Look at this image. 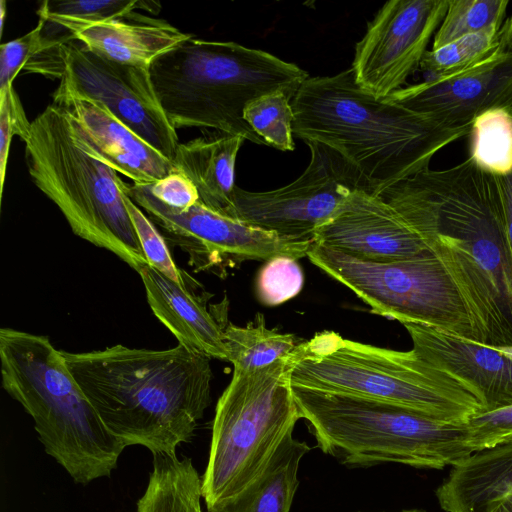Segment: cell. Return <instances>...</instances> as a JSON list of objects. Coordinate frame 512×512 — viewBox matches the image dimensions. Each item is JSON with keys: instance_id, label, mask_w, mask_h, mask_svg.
Instances as JSON below:
<instances>
[{"instance_id": "277c9868", "label": "cell", "mask_w": 512, "mask_h": 512, "mask_svg": "<svg viewBox=\"0 0 512 512\" xmlns=\"http://www.w3.org/2000/svg\"><path fill=\"white\" fill-rule=\"evenodd\" d=\"M158 101L172 127L213 129L266 145L243 118L247 103L275 90L296 94L309 78L293 63L232 41L194 36L149 67Z\"/></svg>"}, {"instance_id": "e575fe53", "label": "cell", "mask_w": 512, "mask_h": 512, "mask_svg": "<svg viewBox=\"0 0 512 512\" xmlns=\"http://www.w3.org/2000/svg\"><path fill=\"white\" fill-rule=\"evenodd\" d=\"M44 42L43 23L39 20L33 30L0 46V93L13 86L14 78L42 49Z\"/></svg>"}, {"instance_id": "8d00e7d4", "label": "cell", "mask_w": 512, "mask_h": 512, "mask_svg": "<svg viewBox=\"0 0 512 512\" xmlns=\"http://www.w3.org/2000/svg\"><path fill=\"white\" fill-rule=\"evenodd\" d=\"M501 195L507 238L512 254V172L503 176H495Z\"/></svg>"}, {"instance_id": "b9f144b4", "label": "cell", "mask_w": 512, "mask_h": 512, "mask_svg": "<svg viewBox=\"0 0 512 512\" xmlns=\"http://www.w3.org/2000/svg\"><path fill=\"white\" fill-rule=\"evenodd\" d=\"M402 512H422V511L414 509V510H404Z\"/></svg>"}, {"instance_id": "2e32d148", "label": "cell", "mask_w": 512, "mask_h": 512, "mask_svg": "<svg viewBox=\"0 0 512 512\" xmlns=\"http://www.w3.org/2000/svg\"><path fill=\"white\" fill-rule=\"evenodd\" d=\"M315 242L363 261L390 262L428 251L409 223L378 195L357 191L315 234Z\"/></svg>"}, {"instance_id": "4fadbf2b", "label": "cell", "mask_w": 512, "mask_h": 512, "mask_svg": "<svg viewBox=\"0 0 512 512\" xmlns=\"http://www.w3.org/2000/svg\"><path fill=\"white\" fill-rule=\"evenodd\" d=\"M62 72L52 99L79 97L100 102L149 145L174 161L176 130L156 96L149 69L104 58L77 40L61 44Z\"/></svg>"}, {"instance_id": "7a4b0ae2", "label": "cell", "mask_w": 512, "mask_h": 512, "mask_svg": "<svg viewBox=\"0 0 512 512\" xmlns=\"http://www.w3.org/2000/svg\"><path fill=\"white\" fill-rule=\"evenodd\" d=\"M62 354L104 425L125 447L176 454L210 404L211 358L180 344L165 350L118 344Z\"/></svg>"}, {"instance_id": "6da1fadb", "label": "cell", "mask_w": 512, "mask_h": 512, "mask_svg": "<svg viewBox=\"0 0 512 512\" xmlns=\"http://www.w3.org/2000/svg\"><path fill=\"white\" fill-rule=\"evenodd\" d=\"M419 234L458 288L482 344L512 346V254L497 179L470 158L377 194Z\"/></svg>"}, {"instance_id": "9a60e30c", "label": "cell", "mask_w": 512, "mask_h": 512, "mask_svg": "<svg viewBox=\"0 0 512 512\" xmlns=\"http://www.w3.org/2000/svg\"><path fill=\"white\" fill-rule=\"evenodd\" d=\"M386 98L445 126L470 128L488 110H512V52L502 51L459 75L402 87Z\"/></svg>"}, {"instance_id": "d6986e66", "label": "cell", "mask_w": 512, "mask_h": 512, "mask_svg": "<svg viewBox=\"0 0 512 512\" xmlns=\"http://www.w3.org/2000/svg\"><path fill=\"white\" fill-rule=\"evenodd\" d=\"M137 273L154 315L170 330L178 344L208 357L228 361L224 330L228 325L227 300L214 308L192 290L145 263Z\"/></svg>"}, {"instance_id": "f546056e", "label": "cell", "mask_w": 512, "mask_h": 512, "mask_svg": "<svg viewBox=\"0 0 512 512\" xmlns=\"http://www.w3.org/2000/svg\"><path fill=\"white\" fill-rule=\"evenodd\" d=\"M508 4V0H449L432 49L494 26L501 27Z\"/></svg>"}, {"instance_id": "ac0fdd59", "label": "cell", "mask_w": 512, "mask_h": 512, "mask_svg": "<svg viewBox=\"0 0 512 512\" xmlns=\"http://www.w3.org/2000/svg\"><path fill=\"white\" fill-rule=\"evenodd\" d=\"M413 350L442 370L479 401L481 410L512 405V359L498 350L419 324H403Z\"/></svg>"}, {"instance_id": "3957f363", "label": "cell", "mask_w": 512, "mask_h": 512, "mask_svg": "<svg viewBox=\"0 0 512 512\" xmlns=\"http://www.w3.org/2000/svg\"><path fill=\"white\" fill-rule=\"evenodd\" d=\"M291 105L293 134L334 149L365 176L376 195L429 168L437 152L470 132L375 97L357 84L351 68L309 77Z\"/></svg>"}, {"instance_id": "7402d4cb", "label": "cell", "mask_w": 512, "mask_h": 512, "mask_svg": "<svg viewBox=\"0 0 512 512\" xmlns=\"http://www.w3.org/2000/svg\"><path fill=\"white\" fill-rule=\"evenodd\" d=\"M241 136L216 133L179 143L173 161L177 171L195 185L199 202L230 217L233 207L235 163L244 142Z\"/></svg>"}, {"instance_id": "484cf974", "label": "cell", "mask_w": 512, "mask_h": 512, "mask_svg": "<svg viewBox=\"0 0 512 512\" xmlns=\"http://www.w3.org/2000/svg\"><path fill=\"white\" fill-rule=\"evenodd\" d=\"M501 27L494 26L426 51L420 68L431 76L429 79L448 78L473 70L504 51Z\"/></svg>"}, {"instance_id": "1f68e13d", "label": "cell", "mask_w": 512, "mask_h": 512, "mask_svg": "<svg viewBox=\"0 0 512 512\" xmlns=\"http://www.w3.org/2000/svg\"><path fill=\"white\" fill-rule=\"evenodd\" d=\"M123 198L148 264L170 279L181 284L185 283L186 272L175 265L164 238L153 222L128 196L127 191Z\"/></svg>"}, {"instance_id": "8fae6325", "label": "cell", "mask_w": 512, "mask_h": 512, "mask_svg": "<svg viewBox=\"0 0 512 512\" xmlns=\"http://www.w3.org/2000/svg\"><path fill=\"white\" fill-rule=\"evenodd\" d=\"M310 162L304 172L281 188L251 192L236 187L231 218L294 240H315L351 194H375L365 176L334 149L307 141Z\"/></svg>"}, {"instance_id": "ffe728a7", "label": "cell", "mask_w": 512, "mask_h": 512, "mask_svg": "<svg viewBox=\"0 0 512 512\" xmlns=\"http://www.w3.org/2000/svg\"><path fill=\"white\" fill-rule=\"evenodd\" d=\"M192 36L165 20L136 12L89 25L73 34L74 40L104 58L147 69L157 57Z\"/></svg>"}, {"instance_id": "8992f818", "label": "cell", "mask_w": 512, "mask_h": 512, "mask_svg": "<svg viewBox=\"0 0 512 512\" xmlns=\"http://www.w3.org/2000/svg\"><path fill=\"white\" fill-rule=\"evenodd\" d=\"M317 447L348 467L397 463L443 469L472 453L465 423L431 418L392 403L292 386Z\"/></svg>"}, {"instance_id": "30bf717a", "label": "cell", "mask_w": 512, "mask_h": 512, "mask_svg": "<svg viewBox=\"0 0 512 512\" xmlns=\"http://www.w3.org/2000/svg\"><path fill=\"white\" fill-rule=\"evenodd\" d=\"M307 257L354 292L374 314L481 343L458 288L430 252L409 259L371 262L315 242Z\"/></svg>"}, {"instance_id": "9c48e42d", "label": "cell", "mask_w": 512, "mask_h": 512, "mask_svg": "<svg viewBox=\"0 0 512 512\" xmlns=\"http://www.w3.org/2000/svg\"><path fill=\"white\" fill-rule=\"evenodd\" d=\"M302 341L292 353L257 369H234L218 399L209 459L201 478L206 507L230 498L266 468L301 418L291 372L304 356Z\"/></svg>"}, {"instance_id": "5bb4252c", "label": "cell", "mask_w": 512, "mask_h": 512, "mask_svg": "<svg viewBox=\"0 0 512 512\" xmlns=\"http://www.w3.org/2000/svg\"><path fill=\"white\" fill-rule=\"evenodd\" d=\"M449 0H391L368 23L356 44L353 70L357 84L377 98L403 87L419 67L441 24Z\"/></svg>"}, {"instance_id": "74e56055", "label": "cell", "mask_w": 512, "mask_h": 512, "mask_svg": "<svg viewBox=\"0 0 512 512\" xmlns=\"http://www.w3.org/2000/svg\"><path fill=\"white\" fill-rule=\"evenodd\" d=\"M500 40L504 51L512 52V15L502 24Z\"/></svg>"}, {"instance_id": "7bdbcfd3", "label": "cell", "mask_w": 512, "mask_h": 512, "mask_svg": "<svg viewBox=\"0 0 512 512\" xmlns=\"http://www.w3.org/2000/svg\"><path fill=\"white\" fill-rule=\"evenodd\" d=\"M511 112H512V110H511Z\"/></svg>"}, {"instance_id": "7c38bea8", "label": "cell", "mask_w": 512, "mask_h": 512, "mask_svg": "<svg viewBox=\"0 0 512 512\" xmlns=\"http://www.w3.org/2000/svg\"><path fill=\"white\" fill-rule=\"evenodd\" d=\"M128 196L149 215L167 239L189 257L195 271L225 276L227 268L244 261H268L279 256H307L315 240H294L219 214L198 202L186 210L162 203L148 185L133 184Z\"/></svg>"}, {"instance_id": "f35d334b", "label": "cell", "mask_w": 512, "mask_h": 512, "mask_svg": "<svg viewBox=\"0 0 512 512\" xmlns=\"http://www.w3.org/2000/svg\"><path fill=\"white\" fill-rule=\"evenodd\" d=\"M489 512H512V494L498 501Z\"/></svg>"}, {"instance_id": "836d02e7", "label": "cell", "mask_w": 512, "mask_h": 512, "mask_svg": "<svg viewBox=\"0 0 512 512\" xmlns=\"http://www.w3.org/2000/svg\"><path fill=\"white\" fill-rule=\"evenodd\" d=\"M28 121L20 99L13 88L0 93V185L3 194L9 149L12 137L17 135L23 142L30 131Z\"/></svg>"}, {"instance_id": "d590c367", "label": "cell", "mask_w": 512, "mask_h": 512, "mask_svg": "<svg viewBox=\"0 0 512 512\" xmlns=\"http://www.w3.org/2000/svg\"><path fill=\"white\" fill-rule=\"evenodd\" d=\"M148 188L154 197L175 209L186 210L199 202L195 185L176 169L163 179L149 184Z\"/></svg>"}, {"instance_id": "44dd1931", "label": "cell", "mask_w": 512, "mask_h": 512, "mask_svg": "<svg viewBox=\"0 0 512 512\" xmlns=\"http://www.w3.org/2000/svg\"><path fill=\"white\" fill-rule=\"evenodd\" d=\"M435 493L446 512H489L512 494V442L460 460Z\"/></svg>"}, {"instance_id": "83f0119b", "label": "cell", "mask_w": 512, "mask_h": 512, "mask_svg": "<svg viewBox=\"0 0 512 512\" xmlns=\"http://www.w3.org/2000/svg\"><path fill=\"white\" fill-rule=\"evenodd\" d=\"M137 9L157 14L161 5L143 0H50L41 3L37 14L39 18L57 25L73 37L76 31L84 27L125 17Z\"/></svg>"}, {"instance_id": "52a82bcc", "label": "cell", "mask_w": 512, "mask_h": 512, "mask_svg": "<svg viewBox=\"0 0 512 512\" xmlns=\"http://www.w3.org/2000/svg\"><path fill=\"white\" fill-rule=\"evenodd\" d=\"M292 386L399 405L431 418L463 424L482 409L460 382L413 349L398 351L323 331L304 341Z\"/></svg>"}, {"instance_id": "d6a6232c", "label": "cell", "mask_w": 512, "mask_h": 512, "mask_svg": "<svg viewBox=\"0 0 512 512\" xmlns=\"http://www.w3.org/2000/svg\"><path fill=\"white\" fill-rule=\"evenodd\" d=\"M472 453L512 442V405L479 410L465 423Z\"/></svg>"}, {"instance_id": "d4e9b609", "label": "cell", "mask_w": 512, "mask_h": 512, "mask_svg": "<svg viewBox=\"0 0 512 512\" xmlns=\"http://www.w3.org/2000/svg\"><path fill=\"white\" fill-rule=\"evenodd\" d=\"M224 338L228 361L237 370L268 366L292 353L302 342L294 334L268 329L261 313L244 327L228 323Z\"/></svg>"}, {"instance_id": "f1b7e54d", "label": "cell", "mask_w": 512, "mask_h": 512, "mask_svg": "<svg viewBox=\"0 0 512 512\" xmlns=\"http://www.w3.org/2000/svg\"><path fill=\"white\" fill-rule=\"evenodd\" d=\"M295 95L275 90L249 101L243 118L254 133L268 146L281 151H293L294 113L291 101Z\"/></svg>"}, {"instance_id": "603a6c76", "label": "cell", "mask_w": 512, "mask_h": 512, "mask_svg": "<svg viewBox=\"0 0 512 512\" xmlns=\"http://www.w3.org/2000/svg\"><path fill=\"white\" fill-rule=\"evenodd\" d=\"M310 449L289 433L253 482L236 495L207 507L206 512H290L299 486L300 461Z\"/></svg>"}, {"instance_id": "5b68a950", "label": "cell", "mask_w": 512, "mask_h": 512, "mask_svg": "<svg viewBox=\"0 0 512 512\" xmlns=\"http://www.w3.org/2000/svg\"><path fill=\"white\" fill-rule=\"evenodd\" d=\"M4 390L32 417L45 452L74 482L109 477L125 446L104 425L48 337L0 329Z\"/></svg>"}, {"instance_id": "ab89813d", "label": "cell", "mask_w": 512, "mask_h": 512, "mask_svg": "<svg viewBox=\"0 0 512 512\" xmlns=\"http://www.w3.org/2000/svg\"><path fill=\"white\" fill-rule=\"evenodd\" d=\"M0 11H1V13H0V17H1V20H0V26H1L0 33L2 35L3 27H4V19H5V14H6V2L4 0L1 1Z\"/></svg>"}, {"instance_id": "4dcf8cb0", "label": "cell", "mask_w": 512, "mask_h": 512, "mask_svg": "<svg viewBox=\"0 0 512 512\" xmlns=\"http://www.w3.org/2000/svg\"><path fill=\"white\" fill-rule=\"evenodd\" d=\"M304 276L297 260L279 256L266 261L256 280L259 301L276 306L295 297L303 287Z\"/></svg>"}, {"instance_id": "4316f807", "label": "cell", "mask_w": 512, "mask_h": 512, "mask_svg": "<svg viewBox=\"0 0 512 512\" xmlns=\"http://www.w3.org/2000/svg\"><path fill=\"white\" fill-rule=\"evenodd\" d=\"M469 158L494 176L512 172V112L495 108L479 115L470 127Z\"/></svg>"}, {"instance_id": "60d3db41", "label": "cell", "mask_w": 512, "mask_h": 512, "mask_svg": "<svg viewBox=\"0 0 512 512\" xmlns=\"http://www.w3.org/2000/svg\"><path fill=\"white\" fill-rule=\"evenodd\" d=\"M498 350H500L502 353H504L506 356H508L510 359H512V346L510 347H496Z\"/></svg>"}, {"instance_id": "ba28073f", "label": "cell", "mask_w": 512, "mask_h": 512, "mask_svg": "<svg viewBox=\"0 0 512 512\" xmlns=\"http://www.w3.org/2000/svg\"><path fill=\"white\" fill-rule=\"evenodd\" d=\"M24 144L31 180L77 236L114 253L136 272L148 263L124 203L129 185L75 144L60 106L48 105L31 122Z\"/></svg>"}, {"instance_id": "e0dca14e", "label": "cell", "mask_w": 512, "mask_h": 512, "mask_svg": "<svg viewBox=\"0 0 512 512\" xmlns=\"http://www.w3.org/2000/svg\"><path fill=\"white\" fill-rule=\"evenodd\" d=\"M53 103L64 110L75 144L134 184H153L175 170L172 161L100 102L69 96L54 99Z\"/></svg>"}, {"instance_id": "cb8c5ba5", "label": "cell", "mask_w": 512, "mask_h": 512, "mask_svg": "<svg viewBox=\"0 0 512 512\" xmlns=\"http://www.w3.org/2000/svg\"><path fill=\"white\" fill-rule=\"evenodd\" d=\"M202 481L192 460L154 454L147 488L136 512H202Z\"/></svg>"}]
</instances>
